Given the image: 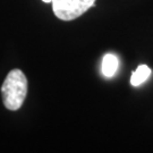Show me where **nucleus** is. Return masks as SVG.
I'll list each match as a JSON object with an SVG mask.
<instances>
[{"instance_id":"1","label":"nucleus","mask_w":153,"mask_h":153,"mask_svg":"<svg viewBox=\"0 0 153 153\" xmlns=\"http://www.w3.org/2000/svg\"><path fill=\"white\" fill-rule=\"evenodd\" d=\"M27 95V78L21 69H13L1 85L4 105L8 110L16 111L23 105Z\"/></svg>"},{"instance_id":"2","label":"nucleus","mask_w":153,"mask_h":153,"mask_svg":"<svg viewBox=\"0 0 153 153\" xmlns=\"http://www.w3.org/2000/svg\"><path fill=\"white\" fill-rule=\"evenodd\" d=\"M95 0H52V10L61 21H73L94 6Z\"/></svg>"},{"instance_id":"3","label":"nucleus","mask_w":153,"mask_h":153,"mask_svg":"<svg viewBox=\"0 0 153 153\" xmlns=\"http://www.w3.org/2000/svg\"><path fill=\"white\" fill-rule=\"evenodd\" d=\"M118 65H119V61L115 55L112 53L105 55L102 59V66H101L102 74L105 77H112L118 69Z\"/></svg>"},{"instance_id":"4","label":"nucleus","mask_w":153,"mask_h":153,"mask_svg":"<svg viewBox=\"0 0 153 153\" xmlns=\"http://www.w3.org/2000/svg\"><path fill=\"white\" fill-rule=\"evenodd\" d=\"M151 75V69L146 65H140L135 71L131 73V84L133 86H138L148 79Z\"/></svg>"},{"instance_id":"5","label":"nucleus","mask_w":153,"mask_h":153,"mask_svg":"<svg viewBox=\"0 0 153 153\" xmlns=\"http://www.w3.org/2000/svg\"><path fill=\"white\" fill-rule=\"evenodd\" d=\"M44 2H47V4H49V2H52V0H42Z\"/></svg>"}]
</instances>
